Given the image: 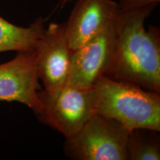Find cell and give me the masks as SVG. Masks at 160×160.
Returning a JSON list of instances; mask_svg holds the SVG:
<instances>
[{"mask_svg":"<svg viewBox=\"0 0 160 160\" xmlns=\"http://www.w3.org/2000/svg\"><path fill=\"white\" fill-rule=\"evenodd\" d=\"M157 5L120 11L111 60L105 76L160 93L159 29L145 22Z\"/></svg>","mask_w":160,"mask_h":160,"instance_id":"obj_1","label":"cell"},{"mask_svg":"<svg viewBox=\"0 0 160 160\" xmlns=\"http://www.w3.org/2000/svg\"><path fill=\"white\" fill-rule=\"evenodd\" d=\"M96 112L119 122L129 131H160L159 93L105 75L94 85Z\"/></svg>","mask_w":160,"mask_h":160,"instance_id":"obj_2","label":"cell"},{"mask_svg":"<svg viewBox=\"0 0 160 160\" xmlns=\"http://www.w3.org/2000/svg\"><path fill=\"white\" fill-rule=\"evenodd\" d=\"M129 131L115 119L95 113L79 131L65 137L64 151L74 160H128Z\"/></svg>","mask_w":160,"mask_h":160,"instance_id":"obj_3","label":"cell"},{"mask_svg":"<svg viewBox=\"0 0 160 160\" xmlns=\"http://www.w3.org/2000/svg\"><path fill=\"white\" fill-rule=\"evenodd\" d=\"M38 119L68 137L77 132L96 112L94 88L82 89L66 85L54 91H38Z\"/></svg>","mask_w":160,"mask_h":160,"instance_id":"obj_4","label":"cell"},{"mask_svg":"<svg viewBox=\"0 0 160 160\" xmlns=\"http://www.w3.org/2000/svg\"><path fill=\"white\" fill-rule=\"evenodd\" d=\"M37 70L44 90L54 91L67 85L73 50L70 45L66 23H51L34 46Z\"/></svg>","mask_w":160,"mask_h":160,"instance_id":"obj_5","label":"cell"},{"mask_svg":"<svg viewBox=\"0 0 160 160\" xmlns=\"http://www.w3.org/2000/svg\"><path fill=\"white\" fill-rule=\"evenodd\" d=\"M116 19L107 28L73 51L68 85L93 88L98 78L105 74L113 52Z\"/></svg>","mask_w":160,"mask_h":160,"instance_id":"obj_6","label":"cell"},{"mask_svg":"<svg viewBox=\"0 0 160 160\" xmlns=\"http://www.w3.org/2000/svg\"><path fill=\"white\" fill-rule=\"evenodd\" d=\"M41 90L34 50L18 51L17 57L0 65V101H16L37 112Z\"/></svg>","mask_w":160,"mask_h":160,"instance_id":"obj_7","label":"cell"},{"mask_svg":"<svg viewBox=\"0 0 160 160\" xmlns=\"http://www.w3.org/2000/svg\"><path fill=\"white\" fill-rule=\"evenodd\" d=\"M119 12L113 0H78L65 22L71 49L79 48L107 28Z\"/></svg>","mask_w":160,"mask_h":160,"instance_id":"obj_8","label":"cell"},{"mask_svg":"<svg viewBox=\"0 0 160 160\" xmlns=\"http://www.w3.org/2000/svg\"><path fill=\"white\" fill-rule=\"evenodd\" d=\"M45 28V20L42 17L37 18L28 27H21L0 17V53L33 50Z\"/></svg>","mask_w":160,"mask_h":160,"instance_id":"obj_9","label":"cell"},{"mask_svg":"<svg viewBox=\"0 0 160 160\" xmlns=\"http://www.w3.org/2000/svg\"><path fill=\"white\" fill-rule=\"evenodd\" d=\"M126 149L128 160H159V131L148 128L131 130Z\"/></svg>","mask_w":160,"mask_h":160,"instance_id":"obj_10","label":"cell"},{"mask_svg":"<svg viewBox=\"0 0 160 160\" xmlns=\"http://www.w3.org/2000/svg\"><path fill=\"white\" fill-rule=\"evenodd\" d=\"M160 0H119L120 11H130L143 8L150 5H157Z\"/></svg>","mask_w":160,"mask_h":160,"instance_id":"obj_11","label":"cell"},{"mask_svg":"<svg viewBox=\"0 0 160 160\" xmlns=\"http://www.w3.org/2000/svg\"><path fill=\"white\" fill-rule=\"evenodd\" d=\"M71 1H72V0H59V3L61 4L62 6H63L64 5H65L66 3L69 2H71Z\"/></svg>","mask_w":160,"mask_h":160,"instance_id":"obj_12","label":"cell"}]
</instances>
